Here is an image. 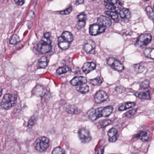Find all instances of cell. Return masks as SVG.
Returning <instances> with one entry per match:
<instances>
[{
	"instance_id": "obj_1",
	"label": "cell",
	"mask_w": 154,
	"mask_h": 154,
	"mask_svg": "<svg viewBox=\"0 0 154 154\" xmlns=\"http://www.w3.org/2000/svg\"><path fill=\"white\" fill-rule=\"evenodd\" d=\"M113 107L112 106H106L97 108H91L87 112V115L90 119L92 121L97 120L101 117H107L112 113Z\"/></svg>"
},
{
	"instance_id": "obj_2",
	"label": "cell",
	"mask_w": 154,
	"mask_h": 154,
	"mask_svg": "<svg viewBox=\"0 0 154 154\" xmlns=\"http://www.w3.org/2000/svg\"><path fill=\"white\" fill-rule=\"evenodd\" d=\"M17 102V97L15 95L10 94H6L1 100V106L3 109L9 110L15 106Z\"/></svg>"
},
{
	"instance_id": "obj_3",
	"label": "cell",
	"mask_w": 154,
	"mask_h": 154,
	"mask_svg": "<svg viewBox=\"0 0 154 154\" xmlns=\"http://www.w3.org/2000/svg\"><path fill=\"white\" fill-rule=\"evenodd\" d=\"M49 146V139L45 137L39 138L35 142V149L39 152L45 151L48 148Z\"/></svg>"
},
{
	"instance_id": "obj_4",
	"label": "cell",
	"mask_w": 154,
	"mask_h": 154,
	"mask_svg": "<svg viewBox=\"0 0 154 154\" xmlns=\"http://www.w3.org/2000/svg\"><path fill=\"white\" fill-rule=\"evenodd\" d=\"M152 39V36L150 34H142L141 35L136 43V45L139 48H144L147 46Z\"/></svg>"
},
{
	"instance_id": "obj_5",
	"label": "cell",
	"mask_w": 154,
	"mask_h": 154,
	"mask_svg": "<svg viewBox=\"0 0 154 154\" xmlns=\"http://www.w3.org/2000/svg\"><path fill=\"white\" fill-rule=\"evenodd\" d=\"M104 5L106 8L112 11H117L122 7L119 0H104Z\"/></svg>"
},
{
	"instance_id": "obj_6",
	"label": "cell",
	"mask_w": 154,
	"mask_h": 154,
	"mask_svg": "<svg viewBox=\"0 0 154 154\" xmlns=\"http://www.w3.org/2000/svg\"><path fill=\"white\" fill-rule=\"evenodd\" d=\"M107 64L112 68L118 72H121L124 68L120 61L113 57H109L107 59Z\"/></svg>"
},
{
	"instance_id": "obj_7",
	"label": "cell",
	"mask_w": 154,
	"mask_h": 154,
	"mask_svg": "<svg viewBox=\"0 0 154 154\" xmlns=\"http://www.w3.org/2000/svg\"><path fill=\"white\" fill-rule=\"evenodd\" d=\"M79 137L83 143H88L91 140V136L88 130L80 129L78 131Z\"/></svg>"
},
{
	"instance_id": "obj_8",
	"label": "cell",
	"mask_w": 154,
	"mask_h": 154,
	"mask_svg": "<svg viewBox=\"0 0 154 154\" xmlns=\"http://www.w3.org/2000/svg\"><path fill=\"white\" fill-rule=\"evenodd\" d=\"M52 48L51 44L41 40L36 45V49L39 52L42 54H46L49 52Z\"/></svg>"
},
{
	"instance_id": "obj_9",
	"label": "cell",
	"mask_w": 154,
	"mask_h": 154,
	"mask_svg": "<svg viewBox=\"0 0 154 154\" xmlns=\"http://www.w3.org/2000/svg\"><path fill=\"white\" fill-rule=\"evenodd\" d=\"M105 30V27L98 24H93L89 28V32L91 35L95 36L101 33H104Z\"/></svg>"
},
{
	"instance_id": "obj_10",
	"label": "cell",
	"mask_w": 154,
	"mask_h": 154,
	"mask_svg": "<svg viewBox=\"0 0 154 154\" xmlns=\"http://www.w3.org/2000/svg\"><path fill=\"white\" fill-rule=\"evenodd\" d=\"M108 98V95L105 91L103 90H99L95 94L94 96V99L96 103L100 104L106 101Z\"/></svg>"
},
{
	"instance_id": "obj_11",
	"label": "cell",
	"mask_w": 154,
	"mask_h": 154,
	"mask_svg": "<svg viewBox=\"0 0 154 154\" xmlns=\"http://www.w3.org/2000/svg\"><path fill=\"white\" fill-rule=\"evenodd\" d=\"M96 45L95 43L91 40H87L84 45L83 48L87 53L94 54L95 53Z\"/></svg>"
},
{
	"instance_id": "obj_12",
	"label": "cell",
	"mask_w": 154,
	"mask_h": 154,
	"mask_svg": "<svg viewBox=\"0 0 154 154\" xmlns=\"http://www.w3.org/2000/svg\"><path fill=\"white\" fill-rule=\"evenodd\" d=\"M34 95L38 97H44L47 94V90L42 86H37L32 90Z\"/></svg>"
},
{
	"instance_id": "obj_13",
	"label": "cell",
	"mask_w": 154,
	"mask_h": 154,
	"mask_svg": "<svg viewBox=\"0 0 154 154\" xmlns=\"http://www.w3.org/2000/svg\"><path fill=\"white\" fill-rule=\"evenodd\" d=\"M86 79L84 77H74L70 81V84L73 86H81L83 84H86L87 83Z\"/></svg>"
},
{
	"instance_id": "obj_14",
	"label": "cell",
	"mask_w": 154,
	"mask_h": 154,
	"mask_svg": "<svg viewBox=\"0 0 154 154\" xmlns=\"http://www.w3.org/2000/svg\"><path fill=\"white\" fill-rule=\"evenodd\" d=\"M96 65L94 62H87L82 66V70L85 74L89 73L96 68Z\"/></svg>"
},
{
	"instance_id": "obj_15",
	"label": "cell",
	"mask_w": 154,
	"mask_h": 154,
	"mask_svg": "<svg viewBox=\"0 0 154 154\" xmlns=\"http://www.w3.org/2000/svg\"><path fill=\"white\" fill-rule=\"evenodd\" d=\"M119 15L122 20L124 22L128 21L131 17V13L127 8L122 9L120 11Z\"/></svg>"
},
{
	"instance_id": "obj_16",
	"label": "cell",
	"mask_w": 154,
	"mask_h": 154,
	"mask_svg": "<svg viewBox=\"0 0 154 154\" xmlns=\"http://www.w3.org/2000/svg\"><path fill=\"white\" fill-rule=\"evenodd\" d=\"M117 130L115 128L110 129L108 132V140L110 142H114L117 140Z\"/></svg>"
},
{
	"instance_id": "obj_17",
	"label": "cell",
	"mask_w": 154,
	"mask_h": 154,
	"mask_svg": "<svg viewBox=\"0 0 154 154\" xmlns=\"http://www.w3.org/2000/svg\"><path fill=\"white\" fill-rule=\"evenodd\" d=\"M98 23L105 27H109L112 25L111 21L108 18L104 16H100L97 20Z\"/></svg>"
},
{
	"instance_id": "obj_18",
	"label": "cell",
	"mask_w": 154,
	"mask_h": 154,
	"mask_svg": "<svg viewBox=\"0 0 154 154\" xmlns=\"http://www.w3.org/2000/svg\"><path fill=\"white\" fill-rule=\"evenodd\" d=\"M58 46L62 50H66L70 47V42L65 40L61 36L58 38Z\"/></svg>"
},
{
	"instance_id": "obj_19",
	"label": "cell",
	"mask_w": 154,
	"mask_h": 154,
	"mask_svg": "<svg viewBox=\"0 0 154 154\" xmlns=\"http://www.w3.org/2000/svg\"><path fill=\"white\" fill-rule=\"evenodd\" d=\"M66 111L69 114H78L81 112L80 109L73 105H70L67 106Z\"/></svg>"
},
{
	"instance_id": "obj_20",
	"label": "cell",
	"mask_w": 154,
	"mask_h": 154,
	"mask_svg": "<svg viewBox=\"0 0 154 154\" xmlns=\"http://www.w3.org/2000/svg\"><path fill=\"white\" fill-rule=\"evenodd\" d=\"M48 64V59L46 56H43L39 59L38 62V68L44 69L47 67Z\"/></svg>"
},
{
	"instance_id": "obj_21",
	"label": "cell",
	"mask_w": 154,
	"mask_h": 154,
	"mask_svg": "<svg viewBox=\"0 0 154 154\" xmlns=\"http://www.w3.org/2000/svg\"><path fill=\"white\" fill-rule=\"evenodd\" d=\"M135 95L140 99L147 100V99H151V94L149 90L144 91V92H137Z\"/></svg>"
},
{
	"instance_id": "obj_22",
	"label": "cell",
	"mask_w": 154,
	"mask_h": 154,
	"mask_svg": "<svg viewBox=\"0 0 154 154\" xmlns=\"http://www.w3.org/2000/svg\"><path fill=\"white\" fill-rule=\"evenodd\" d=\"M137 137H138L142 142H146L148 141L150 137V133L148 131L141 132L138 134Z\"/></svg>"
},
{
	"instance_id": "obj_23",
	"label": "cell",
	"mask_w": 154,
	"mask_h": 154,
	"mask_svg": "<svg viewBox=\"0 0 154 154\" xmlns=\"http://www.w3.org/2000/svg\"><path fill=\"white\" fill-rule=\"evenodd\" d=\"M136 104L135 102H127L126 103L122 104L121 106H120L118 108L120 111H124V110H127L129 108H133L136 106Z\"/></svg>"
},
{
	"instance_id": "obj_24",
	"label": "cell",
	"mask_w": 154,
	"mask_h": 154,
	"mask_svg": "<svg viewBox=\"0 0 154 154\" xmlns=\"http://www.w3.org/2000/svg\"><path fill=\"white\" fill-rule=\"evenodd\" d=\"M105 13L108 17L111 18L115 22H118L119 21V17H118V13L116 11H107L105 12Z\"/></svg>"
},
{
	"instance_id": "obj_25",
	"label": "cell",
	"mask_w": 154,
	"mask_h": 154,
	"mask_svg": "<svg viewBox=\"0 0 154 154\" xmlns=\"http://www.w3.org/2000/svg\"><path fill=\"white\" fill-rule=\"evenodd\" d=\"M70 72H71V69L69 67L66 66H64L58 68L57 70L56 73L57 74L60 75L64 74Z\"/></svg>"
},
{
	"instance_id": "obj_26",
	"label": "cell",
	"mask_w": 154,
	"mask_h": 154,
	"mask_svg": "<svg viewBox=\"0 0 154 154\" xmlns=\"http://www.w3.org/2000/svg\"><path fill=\"white\" fill-rule=\"evenodd\" d=\"M61 36L65 40L70 43L72 42L73 40V34L68 31L64 32L62 33Z\"/></svg>"
},
{
	"instance_id": "obj_27",
	"label": "cell",
	"mask_w": 154,
	"mask_h": 154,
	"mask_svg": "<svg viewBox=\"0 0 154 154\" xmlns=\"http://www.w3.org/2000/svg\"><path fill=\"white\" fill-rule=\"evenodd\" d=\"M144 54L147 58L154 60V48H146L144 50Z\"/></svg>"
},
{
	"instance_id": "obj_28",
	"label": "cell",
	"mask_w": 154,
	"mask_h": 154,
	"mask_svg": "<svg viewBox=\"0 0 154 154\" xmlns=\"http://www.w3.org/2000/svg\"><path fill=\"white\" fill-rule=\"evenodd\" d=\"M76 89L80 93H82V94H86L89 92V87L87 85H86V84H83L81 86H79Z\"/></svg>"
},
{
	"instance_id": "obj_29",
	"label": "cell",
	"mask_w": 154,
	"mask_h": 154,
	"mask_svg": "<svg viewBox=\"0 0 154 154\" xmlns=\"http://www.w3.org/2000/svg\"><path fill=\"white\" fill-rule=\"evenodd\" d=\"M103 82V79L101 77H97L93 79L90 80V83L94 86H99L102 84Z\"/></svg>"
},
{
	"instance_id": "obj_30",
	"label": "cell",
	"mask_w": 154,
	"mask_h": 154,
	"mask_svg": "<svg viewBox=\"0 0 154 154\" xmlns=\"http://www.w3.org/2000/svg\"><path fill=\"white\" fill-rule=\"evenodd\" d=\"M146 11L149 17L154 21V10L151 6H147L146 8Z\"/></svg>"
},
{
	"instance_id": "obj_31",
	"label": "cell",
	"mask_w": 154,
	"mask_h": 154,
	"mask_svg": "<svg viewBox=\"0 0 154 154\" xmlns=\"http://www.w3.org/2000/svg\"><path fill=\"white\" fill-rule=\"evenodd\" d=\"M19 41V38L17 35H15L12 36L11 39H10V44H13V45H15L17 44L18 43Z\"/></svg>"
},
{
	"instance_id": "obj_32",
	"label": "cell",
	"mask_w": 154,
	"mask_h": 154,
	"mask_svg": "<svg viewBox=\"0 0 154 154\" xmlns=\"http://www.w3.org/2000/svg\"><path fill=\"white\" fill-rule=\"evenodd\" d=\"M37 120V117H36L33 116L30 118L29 120L28 123V127L29 128H31L35 124V123Z\"/></svg>"
},
{
	"instance_id": "obj_33",
	"label": "cell",
	"mask_w": 154,
	"mask_h": 154,
	"mask_svg": "<svg viewBox=\"0 0 154 154\" xmlns=\"http://www.w3.org/2000/svg\"><path fill=\"white\" fill-rule=\"evenodd\" d=\"M150 86V82L148 80H146L142 82L140 84V88L141 89H147Z\"/></svg>"
},
{
	"instance_id": "obj_34",
	"label": "cell",
	"mask_w": 154,
	"mask_h": 154,
	"mask_svg": "<svg viewBox=\"0 0 154 154\" xmlns=\"http://www.w3.org/2000/svg\"><path fill=\"white\" fill-rule=\"evenodd\" d=\"M112 123L111 121L109 119H105L99 122L100 126L102 128H104L105 127H107V126L111 124Z\"/></svg>"
},
{
	"instance_id": "obj_35",
	"label": "cell",
	"mask_w": 154,
	"mask_h": 154,
	"mask_svg": "<svg viewBox=\"0 0 154 154\" xmlns=\"http://www.w3.org/2000/svg\"><path fill=\"white\" fill-rule=\"evenodd\" d=\"M85 25H86V21H81L78 20L76 24V28L78 30H80L83 28H84Z\"/></svg>"
},
{
	"instance_id": "obj_36",
	"label": "cell",
	"mask_w": 154,
	"mask_h": 154,
	"mask_svg": "<svg viewBox=\"0 0 154 154\" xmlns=\"http://www.w3.org/2000/svg\"><path fill=\"white\" fill-rule=\"evenodd\" d=\"M137 110V108H136V109H132V110H130L129 111L127 112V113H125V117H131L133 116L134 115V114L136 113Z\"/></svg>"
},
{
	"instance_id": "obj_37",
	"label": "cell",
	"mask_w": 154,
	"mask_h": 154,
	"mask_svg": "<svg viewBox=\"0 0 154 154\" xmlns=\"http://www.w3.org/2000/svg\"><path fill=\"white\" fill-rule=\"evenodd\" d=\"M65 153L66 151L64 149L58 147L54 148L52 152V154H65Z\"/></svg>"
},
{
	"instance_id": "obj_38",
	"label": "cell",
	"mask_w": 154,
	"mask_h": 154,
	"mask_svg": "<svg viewBox=\"0 0 154 154\" xmlns=\"http://www.w3.org/2000/svg\"><path fill=\"white\" fill-rule=\"evenodd\" d=\"M79 21H86V14L84 13H81L78 15L77 17Z\"/></svg>"
},
{
	"instance_id": "obj_39",
	"label": "cell",
	"mask_w": 154,
	"mask_h": 154,
	"mask_svg": "<svg viewBox=\"0 0 154 154\" xmlns=\"http://www.w3.org/2000/svg\"><path fill=\"white\" fill-rule=\"evenodd\" d=\"M73 10V8L72 7H70L66 9L65 10H63V11H61L60 14L62 15H69L71 13V12Z\"/></svg>"
},
{
	"instance_id": "obj_40",
	"label": "cell",
	"mask_w": 154,
	"mask_h": 154,
	"mask_svg": "<svg viewBox=\"0 0 154 154\" xmlns=\"http://www.w3.org/2000/svg\"><path fill=\"white\" fill-rule=\"evenodd\" d=\"M122 86H118L117 87L116 89V90L117 92V93H122V92H124V91L125 90V88H122Z\"/></svg>"
},
{
	"instance_id": "obj_41",
	"label": "cell",
	"mask_w": 154,
	"mask_h": 154,
	"mask_svg": "<svg viewBox=\"0 0 154 154\" xmlns=\"http://www.w3.org/2000/svg\"><path fill=\"white\" fill-rule=\"evenodd\" d=\"M15 1L18 5L21 6L25 2V0H15Z\"/></svg>"
},
{
	"instance_id": "obj_42",
	"label": "cell",
	"mask_w": 154,
	"mask_h": 154,
	"mask_svg": "<svg viewBox=\"0 0 154 154\" xmlns=\"http://www.w3.org/2000/svg\"><path fill=\"white\" fill-rule=\"evenodd\" d=\"M42 40H43V41H44V42H46V43H48V44H51V43H52V42H51L50 39H48V38H46V37L44 36V37H43V38H42Z\"/></svg>"
},
{
	"instance_id": "obj_43",
	"label": "cell",
	"mask_w": 154,
	"mask_h": 154,
	"mask_svg": "<svg viewBox=\"0 0 154 154\" xmlns=\"http://www.w3.org/2000/svg\"><path fill=\"white\" fill-rule=\"evenodd\" d=\"M104 147L101 146L98 150L97 153L99 154H103L104 153Z\"/></svg>"
},
{
	"instance_id": "obj_44",
	"label": "cell",
	"mask_w": 154,
	"mask_h": 154,
	"mask_svg": "<svg viewBox=\"0 0 154 154\" xmlns=\"http://www.w3.org/2000/svg\"><path fill=\"white\" fill-rule=\"evenodd\" d=\"M44 36L46 38L50 39V37H51V34L49 32H47V33H45L44 34Z\"/></svg>"
},
{
	"instance_id": "obj_45",
	"label": "cell",
	"mask_w": 154,
	"mask_h": 154,
	"mask_svg": "<svg viewBox=\"0 0 154 154\" xmlns=\"http://www.w3.org/2000/svg\"><path fill=\"white\" fill-rule=\"evenodd\" d=\"M84 0H77V1L76 2V4L77 5H78L81 4L82 3H84Z\"/></svg>"
},
{
	"instance_id": "obj_46",
	"label": "cell",
	"mask_w": 154,
	"mask_h": 154,
	"mask_svg": "<svg viewBox=\"0 0 154 154\" xmlns=\"http://www.w3.org/2000/svg\"><path fill=\"white\" fill-rule=\"evenodd\" d=\"M143 1H148L149 0H143Z\"/></svg>"
},
{
	"instance_id": "obj_47",
	"label": "cell",
	"mask_w": 154,
	"mask_h": 154,
	"mask_svg": "<svg viewBox=\"0 0 154 154\" xmlns=\"http://www.w3.org/2000/svg\"><path fill=\"white\" fill-rule=\"evenodd\" d=\"M93 1H97V0H93Z\"/></svg>"
},
{
	"instance_id": "obj_48",
	"label": "cell",
	"mask_w": 154,
	"mask_h": 154,
	"mask_svg": "<svg viewBox=\"0 0 154 154\" xmlns=\"http://www.w3.org/2000/svg\"><path fill=\"white\" fill-rule=\"evenodd\" d=\"M153 9H154V6H153Z\"/></svg>"
},
{
	"instance_id": "obj_49",
	"label": "cell",
	"mask_w": 154,
	"mask_h": 154,
	"mask_svg": "<svg viewBox=\"0 0 154 154\" xmlns=\"http://www.w3.org/2000/svg\"><path fill=\"white\" fill-rule=\"evenodd\" d=\"M48 1H52V0H48Z\"/></svg>"
}]
</instances>
